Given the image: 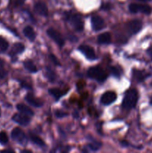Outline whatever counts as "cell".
Returning <instances> with one entry per match:
<instances>
[{"mask_svg": "<svg viewBox=\"0 0 152 153\" xmlns=\"http://www.w3.org/2000/svg\"><path fill=\"white\" fill-rule=\"evenodd\" d=\"M138 100V93L137 90L130 89L125 93L122 101V108L126 110L134 108L136 106Z\"/></svg>", "mask_w": 152, "mask_h": 153, "instance_id": "cell-1", "label": "cell"}, {"mask_svg": "<svg viewBox=\"0 0 152 153\" xmlns=\"http://www.w3.org/2000/svg\"><path fill=\"white\" fill-rule=\"evenodd\" d=\"M87 76L91 79H95L98 82H103L107 79V73L100 67H92L88 70Z\"/></svg>", "mask_w": 152, "mask_h": 153, "instance_id": "cell-2", "label": "cell"}, {"mask_svg": "<svg viewBox=\"0 0 152 153\" xmlns=\"http://www.w3.org/2000/svg\"><path fill=\"white\" fill-rule=\"evenodd\" d=\"M129 10L131 13H142L145 14H150L151 12V7L148 4H135L132 3L128 7Z\"/></svg>", "mask_w": 152, "mask_h": 153, "instance_id": "cell-3", "label": "cell"}, {"mask_svg": "<svg viewBox=\"0 0 152 153\" xmlns=\"http://www.w3.org/2000/svg\"><path fill=\"white\" fill-rule=\"evenodd\" d=\"M11 137L13 140L21 145H24L27 142V137L25 132L19 128H14L11 131Z\"/></svg>", "mask_w": 152, "mask_h": 153, "instance_id": "cell-4", "label": "cell"}, {"mask_svg": "<svg viewBox=\"0 0 152 153\" xmlns=\"http://www.w3.org/2000/svg\"><path fill=\"white\" fill-rule=\"evenodd\" d=\"M69 20L76 31H82L83 30V22L78 14H72L69 16Z\"/></svg>", "mask_w": 152, "mask_h": 153, "instance_id": "cell-5", "label": "cell"}, {"mask_svg": "<svg viewBox=\"0 0 152 153\" xmlns=\"http://www.w3.org/2000/svg\"><path fill=\"white\" fill-rule=\"evenodd\" d=\"M47 34L49 36L51 39H52L61 47H62L64 45V43H65V40H64L63 37H62V35L57 30L54 29L52 28H49L47 30Z\"/></svg>", "mask_w": 152, "mask_h": 153, "instance_id": "cell-6", "label": "cell"}, {"mask_svg": "<svg viewBox=\"0 0 152 153\" xmlns=\"http://www.w3.org/2000/svg\"><path fill=\"white\" fill-rule=\"evenodd\" d=\"M142 22L139 19H133L127 23V29L131 34L138 33L142 29Z\"/></svg>", "mask_w": 152, "mask_h": 153, "instance_id": "cell-7", "label": "cell"}, {"mask_svg": "<svg viewBox=\"0 0 152 153\" xmlns=\"http://www.w3.org/2000/svg\"><path fill=\"white\" fill-rule=\"evenodd\" d=\"M116 98H117V96L116 93L113 91H107L101 96V102L104 105H109L116 101Z\"/></svg>", "mask_w": 152, "mask_h": 153, "instance_id": "cell-8", "label": "cell"}, {"mask_svg": "<svg viewBox=\"0 0 152 153\" xmlns=\"http://www.w3.org/2000/svg\"><path fill=\"white\" fill-rule=\"evenodd\" d=\"M79 50L86 57V58L89 60L96 59V55H95V51L91 46L88 45H81L79 46Z\"/></svg>", "mask_w": 152, "mask_h": 153, "instance_id": "cell-9", "label": "cell"}, {"mask_svg": "<svg viewBox=\"0 0 152 153\" xmlns=\"http://www.w3.org/2000/svg\"><path fill=\"white\" fill-rule=\"evenodd\" d=\"M12 120L21 126H27L31 122L30 117L24 114H15L12 117Z\"/></svg>", "mask_w": 152, "mask_h": 153, "instance_id": "cell-10", "label": "cell"}, {"mask_svg": "<svg viewBox=\"0 0 152 153\" xmlns=\"http://www.w3.org/2000/svg\"><path fill=\"white\" fill-rule=\"evenodd\" d=\"M91 23H92V29L95 31H98L103 29L104 27L105 26L104 19L99 16H92V19H91Z\"/></svg>", "mask_w": 152, "mask_h": 153, "instance_id": "cell-11", "label": "cell"}, {"mask_svg": "<svg viewBox=\"0 0 152 153\" xmlns=\"http://www.w3.org/2000/svg\"><path fill=\"white\" fill-rule=\"evenodd\" d=\"M34 10H35L38 14H40V16H47L48 14H49L47 5H46V3L41 1H37V2L34 4Z\"/></svg>", "mask_w": 152, "mask_h": 153, "instance_id": "cell-12", "label": "cell"}, {"mask_svg": "<svg viewBox=\"0 0 152 153\" xmlns=\"http://www.w3.org/2000/svg\"><path fill=\"white\" fill-rule=\"evenodd\" d=\"M25 101L31 105L34 106V107H42L43 105V102L40 99L37 98V97H34V95H32L31 94H28L25 97Z\"/></svg>", "mask_w": 152, "mask_h": 153, "instance_id": "cell-13", "label": "cell"}, {"mask_svg": "<svg viewBox=\"0 0 152 153\" xmlns=\"http://www.w3.org/2000/svg\"><path fill=\"white\" fill-rule=\"evenodd\" d=\"M111 35L109 32L102 33L98 37V43L100 44H109L111 43Z\"/></svg>", "mask_w": 152, "mask_h": 153, "instance_id": "cell-14", "label": "cell"}, {"mask_svg": "<svg viewBox=\"0 0 152 153\" xmlns=\"http://www.w3.org/2000/svg\"><path fill=\"white\" fill-rule=\"evenodd\" d=\"M24 50H25V46L21 43H16L13 44L11 51H10V55L11 56H15V55H18V54L23 52Z\"/></svg>", "mask_w": 152, "mask_h": 153, "instance_id": "cell-15", "label": "cell"}, {"mask_svg": "<svg viewBox=\"0 0 152 153\" xmlns=\"http://www.w3.org/2000/svg\"><path fill=\"white\" fill-rule=\"evenodd\" d=\"M16 108L19 111H20L22 114H24L25 115H28L29 117L34 116V113L29 107H28L27 105L24 104H18L16 105Z\"/></svg>", "mask_w": 152, "mask_h": 153, "instance_id": "cell-16", "label": "cell"}, {"mask_svg": "<svg viewBox=\"0 0 152 153\" xmlns=\"http://www.w3.org/2000/svg\"><path fill=\"white\" fill-rule=\"evenodd\" d=\"M23 34L30 41H34L36 39L35 31L31 26H26L23 29Z\"/></svg>", "mask_w": 152, "mask_h": 153, "instance_id": "cell-17", "label": "cell"}, {"mask_svg": "<svg viewBox=\"0 0 152 153\" xmlns=\"http://www.w3.org/2000/svg\"><path fill=\"white\" fill-rule=\"evenodd\" d=\"M133 76H134V79H135L138 82H142V81H144L145 79V78L147 77V74L145 73V72L138 70H134V72H133Z\"/></svg>", "mask_w": 152, "mask_h": 153, "instance_id": "cell-18", "label": "cell"}, {"mask_svg": "<svg viewBox=\"0 0 152 153\" xmlns=\"http://www.w3.org/2000/svg\"><path fill=\"white\" fill-rule=\"evenodd\" d=\"M23 64L25 68L28 71L31 72V73H37V67L34 64V62L32 61H31V60H26L25 61H24Z\"/></svg>", "mask_w": 152, "mask_h": 153, "instance_id": "cell-19", "label": "cell"}, {"mask_svg": "<svg viewBox=\"0 0 152 153\" xmlns=\"http://www.w3.org/2000/svg\"><path fill=\"white\" fill-rule=\"evenodd\" d=\"M49 93L54 97V98L56 99L57 100H59L62 96L66 94L64 91H61V90L58 89V88H51V89L49 90Z\"/></svg>", "mask_w": 152, "mask_h": 153, "instance_id": "cell-20", "label": "cell"}, {"mask_svg": "<svg viewBox=\"0 0 152 153\" xmlns=\"http://www.w3.org/2000/svg\"><path fill=\"white\" fill-rule=\"evenodd\" d=\"M30 139H31V140L34 143V144L37 145V146H40V147L44 146L45 145H46L43 139L40 138V137H38V136L36 135V134H30Z\"/></svg>", "mask_w": 152, "mask_h": 153, "instance_id": "cell-21", "label": "cell"}, {"mask_svg": "<svg viewBox=\"0 0 152 153\" xmlns=\"http://www.w3.org/2000/svg\"><path fill=\"white\" fill-rule=\"evenodd\" d=\"M46 77L49 79V81L50 82H54L56 79V74L54 71H52V70H51L49 67L46 68Z\"/></svg>", "mask_w": 152, "mask_h": 153, "instance_id": "cell-22", "label": "cell"}, {"mask_svg": "<svg viewBox=\"0 0 152 153\" xmlns=\"http://www.w3.org/2000/svg\"><path fill=\"white\" fill-rule=\"evenodd\" d=\"M8 43L7 40L3 37H0V53H3V52H6L8 48Z\"/></svg>", "mask_w": 152, "mask_h": 153, "instance_id": "cell-23", "label": "cell"}, {"mask_svg": "<svg viewBox=\"0 0 152 153\" xmlns=\"http://www.w3.org/2000/svg\"><path fill=\"white\" fill-rule=\"evenodd\" d=\"M110 69V73H112V75L116 77H120L121 74H122V70L120 68L117 67H114V66H111V67H109Z\"/></svg>", "mask_w": 152, "mask_h": 153, "instance_id": "cell-24", "label": "cell"}, {"mask_svg": "<svg viewBox=\"0 0 152 153\" xmlns=\"http://www.w3.org/2000/svg\"><path fill=\"white\" fill-rule=\"evenodd\" d=\"M101 143L98 141H94L88 144V148L92 151H97L101 148Z\"/></svg>", "mask_w": 152, "mask_h": 153, "instance_id": "cell-25", "label": "cell"}, {"mask_svg": "<svg viewBox=\"0 0 152 153\" xmlns=\"http://www.w3.org/2000/svg\"><path fill=\"white\" fill-rule=\"evenodd\" d=\"M7 142H8V137H7L6 132L4 131L0 132V143L4 145L7 144Z\"/></svg>", "mask_w": 152, "mask_h": 153, "instance_id": "cell-26", "label": "cell"}, {"mask_svg": "<svg viewBox=\"0 0 152 153\" xmlns=\"http://www.w3.org/2000/svg\"><path fill=\"white\" fill-rule=\"evenodd\" d=\"M49 58H50V60L52 61V64H54L56 66H61V63H60V61H58V59L56 58V56H55V55L50 54V55H49Z\"/></svg>", "mask_w": 152, "mask_h": 153, "instance_id": "cell-27", "label": "cell"}, {"mask_svg": "<svg viewBox=\"0 0 152 153\" xmlns=\"http://www.w3.org/2000/svg\"><path fill=\"white\" fill-rule=\"evenodd\" d=\"M7 72L2 68H0V79H3L7 77Z\"/></svg>", "mask_w": 152, "mask_h": 153, "instance_id": "cell-28", "label": "cell"}, {"mask_svg": "<svg viewBox=\"0 0 152 153\" xmlns=\"http://www.w3.org/2000/svg\"><path fill=\"white\" fill-rule=\"evenodd\" d=\"M55 115H56V117L58 118H62L67 116V114L64 113V112L61 111H57L56 113H55Z\"/></svg>", "mask_w": 152, "mask_h": 153, "instance_id": "cell-29", "label": "cell"}, {"mask_svg": "<svg viewBox=\"0 0 152 153\" xmlns=\"http://www.w3.org/2000/svg\"><path fill=\"white\" fill-rule=\"evenodd\" d=\"M24 1H25V0H14L13 4H14L15 7H18V6H20L22 5V4H23Z\"/></svg>", "mask_w": 152, "mask_h": 153, "instance_id": "cell-30", "label": "cell"}, {"mask_svg": "<svg viewBox=\"0 0 152 153\" xmlns=\"http://www.w3.org/2000/svg\"><path fill=\"white\" fill-rule=\"evenodd\" d=\"M21 85H22V88H26V89H31V85H29L28 83H26L25 82H21Z\"/></svg>", "mask_w": 152, "mask_h": 153, "instance_id": "cell-31", "label": "cell"}, {"mask_svg": "<svg viewBox=\"0 0 152 153\" xmlns=\"http://www.w3.org/2000/svg\"><path fill=\"white\" fill-rule=\"evenodd\" d=\"M147 52H148V55H149V56H150L151 58V59H152V46H151V47L149 48L148 49Z\"/></svg>", "mask_w": 152, "mask_h": 153, "instance_id": "cell-32", "label": "cell"}, {"mask_svg": "<svg viewBox=\"0 0 152 153\" xmlns=\"http://www.w3.org/2000/svg\"><path fill=\"white\" fill-rule=\"evenodd\" d=\"M121 144H122V146H128V143L126 141V140H122V141L121 142Z\"/></svg>", "mask_w": 152, "mask_h": 153, "instance_id": "cell-33", "label": "cell"}, {"mask_svg": "<svg viewBox=\"0 0 152 153\" xmlns=\"http://www.w3.org/2000/svg\"><path fill=\"white\" fill-rule=\"evenodd\" d=\"M3 65H4V61H3L2 59L0 58V67H2Z\"/></svg>", "mask_w": 152, "mask_h": 153, "instance_id": "cell-34", "label": "cell"}, {"mask_svg": "<svg viewBox=\"0 0 152 153\" xmlns=\"http://www.w3.org/2000/svg\"><path fill=\"white\" fill-rule=\"evenodd\" d=\"M2 152H13V150H10V149H5V150H3Z\"/></svg>", "mask_w": 152, "mask_h": 153, "instance_id": "cell-35", "label": "cell"}, {"mask_svg": "<svg viewBox=\"0 0 152 153\" xmlns=\"http://www.w3.org/2000/svg\"><path fill=\"white\" fill-rule=\"evenodd\" d=\"M22 152H31V151L28 150V149H25V150H22Z\"/></svg>", "mask_w": 152, "mask_h": 153, "instance_id": "cell-36", "label": "cell"}, {"mask_svg": "<svg viewBox=\"0 0 152 153\" xmlns=\"http://www.w3.org/2000/svg\"><path fill=\"white\" fill-rule=\"evenodd\" d=\"M140 1H143V2H145V1H151V0H139Z\"/></svg>", "mask_w": 152, "mask_h": 153, "instance_id": "cell-37", "label": "cell"}, {"mask_svg": "<svg viewBox=\"0 0 152 153\" xmlns=\"http://www.w3.org/2000/svg\"><path fill=\"white\" fill-rule=\"evenodd\" d=\"M150 104H151V105H152V97H151V101H150Z\"/></svg>", "mask_w": 152, "mask_h": 153, "instance_id": "cell-38", "label": "cell"}, {"mask_svg": "<svg viewBox=\"0 0 152 153\" xmlns=\"http://www.w3.org/2000/svg\"><path fill=\"white\" fill-rule=\"evenodd\" d=\"M0 115H1V110H0Z\"/></svg>", "mask_w": 152, "mask_h": 153, "instance_id": "cell-39", "label": "cell"}]
</instances>
